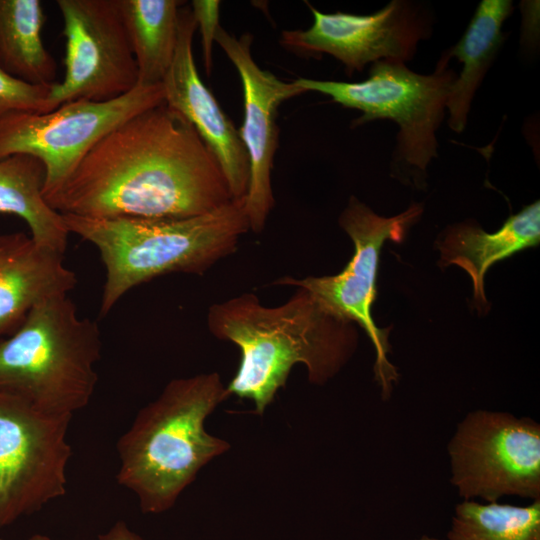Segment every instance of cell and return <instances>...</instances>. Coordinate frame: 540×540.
Masks as SVG:
<instances>
[{
    "label": "cell",
    "mask_w": 540,
    "mask_h": 540,
    "mask_svg": "<svg viewBox=\"0 0 540 540\" xmlns=\"http://www.w3.org/2000/svg\"><path fill=\"white\" fill-rule=\"evenodd\" d=\"M45 200L61 215L187 218L233 199L194 126L162 103L108 133Z\"/></svg>",
    "instance_id": "1"
},
{
    "label": "cell",
    "mask_w": 540,
    "mask_h": 540,
    "mask_svg": "<svg viewBox=\"0 0 540 540\" xmlns=\"http://www.w3.org/2000/svg\"><path fill=\"white\" fill-rule=\"evenodd\" d=\"M354 324L302 288L279 306H266L255 294L243 293L213 304L207 313L210 333L241 352L237 372L226 386L228 395L251 400L259 415L285 386L294 365L306 367L312 384L333 378L357 348Z\"/></svg>",
    "instance_id": "2"
},
{
    "label": "cell",
    "mask_w": 540,
    "mask_h": 540,
    "mask_svg": "<svg viewBox=\"0 0 540 540\" xmlns=\"http://www.w3.org/2000/svg\"><path fill=\"white\" fill-rule=\"evenodd\" d=\"M228 397L218 373H202L169 381L139 410L117 441L116 479L135 494L143 513L172 508L200 469L230 449L204 427Z\"/></svg>",
    "instance_id": "3"
},
{
    "label": "cell",
    "mask_w": 540,
    "mask_h": 540,
    "mask_svg": "<svg viewBox=\"0 0 540 540\" xmlns=\"http://www.w3.org/2000/svg\"><path fill=\"white\" fill-rule=\"evenodd\" d=\"M62 216L69 233L100 254L105 267L101 316L129 290L156 277L204 273L232 254L250 229L244 198L187 218Z\"/></svg>",
    "instance_id": "4"
},
{
    "label": "cell",
    "mask_w": 540,
    "mask_h": 540,
    "mask_svg": "<svg viewBox=\"0 0 540 540\" xmlns=\"http://www.w3.org/2000/svg\"><path fill=\"white\" fill-rule=\"evenodd\" d=\"M101 351L98 324L79 316L68 295L50 297L0 340V393L72 417L92 399Z\"/></svg>",
    "instance_id": "5"
},
{
    "label": "cell",
    "mask_w": 540,
    "mask_h": 540,
    "mask_svg": "<svg viewBox=\"0 0 540 540\" xmlns=\"http://www.w3.org/2000/svg\"><path fill=\"white\" fill-rule=\"evenodd\" d=\"M450 59L446 50L433 73L427 75L413 72L403 62L377 61L372 63L369 77L361 82L302 77L294 82L305 92H319L344 107L361 111L353 127L376 119L395 122L399 131L392 152L391 176L424 189L427 167L438 157L436 131L456 78L449 67Z\"/></svg>",
    "instance_id": "6"
},
{
    "label": "cell",
    "mask_w": 540,
    "mask_h": 540,
    "mask_svg": "<svg viewBox=\"0 0 540 540\" xmlns=\"http://www.w3.org/2000/svg\"><path fill=\"white\" fill-rule=\"evenodd\" d=\"M422 213L423 206L415 203L398 215L383 217L351 196L339 217V224L353 241L355 249L346 267L333 276L302 279L284 276L274 282L308 291L327 310L363 328L375 349L374 375L381 387L383 400L390 397L399 374L387 357L390 352L388 335L392 327H377L371 314L377 295L380 252L386 240L401 242Z\"/></svg>",
    "instance_id": "7"
},
{
    "label": "cell",
    "mask_w": 540,
    "mask_h": 540,
    "mask_svg": "<svg viewBox=\"0 0 540 540\" xmlns=\"http://www.w3.org/2000/svg\"><path fill=\"white\" fill-rule=\"evenodd\" d=\"M162 103V83L138 84L109 101L74 100L46 113L7 114L0 118V159L25 154L40 160L45 169V199L108 133Z\"/></svg>",
    "instance_id": "8"
},
{
    "label": "cell",
    "mask_w": 540,
    "mask_h": 540,
    "mask_svg": "<svg viewBox=\"0 0 540 540\" xmlns=\"http://www.w3.org/2000/svg\"><path fill=\"white\" fill-rule=\"evenodd\" d=\"M451 482L464 500L540 499V424L510 413L477 410L448 444Z\"/></svg>",
    "instance_id": "9"
},
{
    "label": "cell",
    "mask_w": 540,
    "mask_h": 540,
    "mask_svg": "<svg viewBox=\"0 0 540 540\" xmlns=\"http://www.w3.org/2000/svg\"><path fill=\"white\" fill-rule=\"evenodd\" d=\"M71 419L0 393V529L65 495Z\"/></svg>",
    "instance_id": "10"
},
{
    "label": "cell",
    "mask_w": 540,
    "mask_h": 540,
    "mask_svg": "<svg viewBox=\"0 0 540 540\" xmlns=\"http://www.w3.org/2000/svg\"><path fill=\"white\" fill-rule=\"evenodd\" d=\"M65 73L52 84L48 112L74 100L103 102L138 85V69L118 0H57Z\"/></svg>",
    "instance_id": "11"
},
{
    "label": "cell",
    "mask_w": 540,
    "mask_h": 540,
    "mask_svg": "<svg viewBox=\"0 0 540 540\" xmlns=\"http://www.w3.org/2000/svg\"><path fill=\"white\" fill-rule=\"evenodd\" d=\"M313 24L284 30L280 44L301 56L329 54L342 62L348 75L377 61H410L418 42L429 37L431 20L423 5L392 0L369 15L337 11L323 13L307 3Z\"/></svg>",
    "instance_id": "12"
},
{
    "label": "cell",
    "mask_w": 540,
    "mask_h": 540,
    "mask_svg": "<svg viewBox=\"0 0 540 540\" xmlns=\"http://www.w3.org/2000/svg\"><path fill=\"white\" fill-rule=\"evenodd\" d=\"M215 41L235 66L242 82L244 119L238 133L250 165L244 207L250 229L259 233L275 204L271 172L279 136L278 107L305 91L294 81L284 82L258 66L251 55V34L236 38L220 26Z\"/></svg>",
    "instance_id": "13"
},
{
    "label": "cell",
    "mask_w": 540,
    "mask_h": 540,
    "mask_svg": "<svg viewBox=\"0 0 540 540\" xmlns=\"http://www.w3.org/2000/svg\"><path fill=\"white\" fill-rule=\"evenodd\" d=\"M195 31L190 7H181L175 56L162 81L164 103L194 126L216 157L232 199H241L250 181L248 155L234 123L199 76L192 50Z\"/></svg>",
    "instance_id": "14"
},
{
    "label": "cell",
    "mask_w": 540,
    "mask_h": 540,
    "mask_svg": "<svg viewBox=\"0 0 540 540\" xmlns=\"http://www.w3.org/2000/svg\"><path fill=\"white\" fill-rule=\"evenodd\" d=\"M76 284L63 254L23 232L0 234V340L16 331L38 303L68 295Z\"/></svg>",
    "instance_id": "15"
},
{
    "label": "cell",
    "mask_w": 540,
    "mask_h": 540,
    "mask_svg": "<svg viewBox=\"0 0 540 540\" xmlns=\"http://www.w3.org/2000/svg\"><path fill=\"white\" fill-rule=\"evenodd\" d=\"M540 241V203L535 201L516 214H511L493 233L484 231L473 222L450 226L437 242L439 265H456L472 280L473 300L479 312L489 310L484 290V278L495 263Z\"/></svg>",
    "instance_id": "16"
},
{
    "label": "cell",
    "mask_w": 540,
    "mask_h": 540,
    "mask_svg": "<svg viewBox=\"0 0 540 540\" xmlns=\"http://www.w3.org/2000/svg\"><path fill=\"white\" fill-rule=\"evenodd\" d=\"M512 11L510 0L481 1L462 38L447 50L463 64L446 102L448 126L458 134L466 127L475 92L504 41L502 25Z\"/></svg>",
    "instance_id": "17"
},
{
    "label": "cell",
    "mask_w": 540,
    "mask_h": 540,
    "mask_svg": "<svg viewBox=\"0 0 540 540\" xmlns=\"http://www.w3.org/2000/svg\"><path fill=\"white\" fill-rule=\"evenodd\" d=\"M44 183L45 169L37 158L0 159V213L21 218L38 244L64 254L70 233L63 216L44 199Z\"/></svg>",
    "instance_id": "18"
},
{
    "label": "cell",
    "mask_w": 540,
    "mask_h": 540,
    "mask_svg": "<svg viewBox=\"0 0 540 540\" xmlns=\"http://www.w3.org/2000/svg\"><path fill=\"white\" fill-rule=\"evenodd\" d=\"M138 69V84L162 83L177 48L178 0H118Z\"/></svg>",
    "instance_id": "19"
},
{
    "label": "cell",
    "mask_w": 540,
    "mask_h": 540,
    "mask_svg": "<svg viewBox=\"0 0 540 540\" xmlns=\"http://www.w3.org/2000/svg\"><path fill=\"white\" fill-rule=\"evenodd\" d=\"M45 19L39 0H0V66L34 85L54 83L57 72L42 39Z\"/></svg>",
    "instance_id": "20"
},
{
    "label": "cell",
    "mask_w": 540,
    "mask_h": 540,
    "mask_svg": "<svg viewBox=\"0 0 540 540\" xmlns=\"http://www.w3.org/2000/svg\"><path fill=\"white\" fill-rule=\"evenodd\" d=\"M448 540H540V499L526 506L464 500L455 507Z\"/></svg>",
    "instance_id": "21"
},
{
    "label": "cell",
    "mask_w": 540,
    "mask_h": 540,
    "mask_svg": "<svg viewBox=\"0 0 540 540\" xmlns=\"http://www.w3.org/2000/svg\"><path fill=\"white\" fill-rule=\"evenodd\" d=\"M52 84L34 85L24 82L0 66V118L14 112H48L47 98Z\"/></svg>",
    "instance_id": "22"
},
{
    "label": "cell",
    "mask_w": 540,
    "mask_h": 540,
    "mask_svg": "<svg viewBox=\"0 0 540 540\" xmlns=\"http://www.w3.org/2000/svg\"><path fill=\"white\" fill-rule=\"evenodd\" d=\"M191 11L199 29L203 50V62L207 74L212 68V49L217 31L220 27V1L217 0H193Z\"/></svg>",
    "instance_id": "23"
},
{
    "label": "cell",
    "mask_w": 540,
    "mask_h": 540,
    "mask_svg": "<svg viewBox=\"0 0 540 540\" xmlns=\"http://www.w3.org/2000/svg\"><path fill=\"white\" fill-rule=\"evenodd\" d=\"M98 540H145L132 531L124 521H117L106 532L98 535Z\"/></svg>",
    "instance_id": "24"
},
{
    "label": "cell",
    "mask_w": 540,
    "mask_h": 540,
    "mask_svg": "<svg viewBox=\"0 0 540 540\" xmlns=\"http://www.w3.org/2000/svg\"><path fill=\"white\" fill-rule=\"evenodd\" d=\"M28 540H51V539L46 535L34 534Z\"/></svg>",
    "instance_id": "25"
},
{
    "label": "cell",
    "mask_w": 540,
    "mask_h": 540,
    "mask_svg": "<svg viewBox=\"0 0 540 540\" xmlns=\"http://www.w3.org/2000/svg\"><path fill=\"white\" fill-rule=\"evenodd\" d=\"M416 540H443V539H438L436 537H431V536H428V535H422L421 537H419Z\"/></svg>",
    "instance_id": "26"
},
{
    "label": "cell",
    "mask_w": 540,
    "mask_h": 540,
    "mask_svg": "<svg viewBox=\"0 0 540 540\" xmlns=\"http://www.w3.org/2000/svg\"><path fill=\"white\" fill-rule=\"evenodd\" d=\"M0 540H3V539L0 538Z\"/></svg>",
    "instance_id": "27"
}]
</instances>
